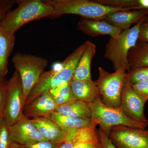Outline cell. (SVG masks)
Returning <instances> with one entry per match:
<instances>
[{
	"mask_svg": "<svg viewBox=\"0 0 148 148\" xmlns=\"http://www.w3.org/2000/svg\"><path fill=\"white\" fill-rule=\"evenodd\" d=\"M52 6L53 13L50 16L57 18L64 14L79 15L82 18L103 19L110 14L131 9L113 8L103 5L94 0H43Z\"/></svg>",
	"mask_w": 148,
	"mask_h": 148,
	"instance_id": "cell-3",
	"label": "cell"
},
{
	"mask_svg": "<svg viewBox=\"0 0 148 148\" xmlns=\"http://www.w3.org/2000/svg\"><path fill=\"white\" fill-rule=\"evenodd\" d=\"M98 134L101 148H117L111 142L109 136L100 128Z\"/></svg>",
	"mask_w": 148,
	"mask_h": 148,
	"instance_id": "cell-29",
	"label": "cell"
},
{
	"mask_svg": "<svg viewBox=\"0 0 148 148\" xmlns=\"http://www.w3.org/2000/svg\"><path fill=\"white\" fill-rule=\"evenodd\" d=\"M136 94L145 104L148 100V81L138 82L132 84Z\"/></svg>",
	"mask_w": 148,
	"mask_h": 148,
	"instance_id": "cell-27",
	"label": "cell"
},
{
	"mask_svg": "<svg viewBox=\"0 0 148 148\" xmlns=\"http://www.w3.org/2000/svg\"><path fill=\"white\" fill-rule=\"evenodd\" d=\"M144 20L135 24L130 29L122 32L116 37H110L106 43L103 57L110 61L114 70L116 71L123 67L126 71H130L127 55L138 41L140 25Z\"/></svg>",
	"mask_w": 148,
	"mask_h": 148,
	"instance_id": "cell-4",
	"label": "cell"
},
{
	"mask_svg": "<svg viewBox=\"0 0 148 148\" xmlns=\"http://www.w3.org/2000/svg\"><path fill=\"white\" fill-rule=\"evenodd\" d=\"M143 22H145V23H148V13L147 14V16L145 17V19H144V21H143Z\"/></svg>",
	"mask_w": 148,
	"mask_h": 148,
	"instance_id": "cell-36",
	"label": "cell"
},
{
	"mask_svg": "<svg viewBox=\"0 0 148 148\" xmlns=\"http://www.w3.org/2000/svg\"><path fill=\"white\" fill-rule=\"evenodd\" d=\"M18 2L17 0H0V12L7 11L14 4H17Z\"/></svg>",
	"mask_w": 148,
	"mask_h": 148,
	"instance_id": "cell-33",
	"label": "cell"
},
{
	"mask_svg": "<svg viewBox=\"0 0 148 148\" xmlns=\"http://www.w3.org/2000/svg\"><path fill=\"white\" fill-rule=\"evenodd\" d=\"M9 148H22V147H21V146L18 145V144L12 143L10 146Z\"/></svg>",
	"mask_w": 148,
	"mask_h": 148,
	"instance_id": "cell-34",
	"label": "cell"
},
{
	"mask_svg": "<svg viewBox=\"0 0 148 148\" xmlns=\"http://www.w3.org/2000/svg\"><path fill=\"white\" fill-rule=\"evenodd\" d=\"M12 61L20 76L24 97L27 99L32 88L45 71L48 61L43 57L21 52L15 53Z\"/></svg>",
	"mask_w": 148,
	"mask_h": 148,
	"instance_id": "cell-6",
	"label": "cell"
},
{
	"mask_svg": "<svg viewBox=\"0 0 148 148\" xmlns=\"http://www.w3.org/2000/svg\"><path fill=\"white\" fill-rule=\"evenodd\" d=\"M26 99L21 78L15 71L7 82L4 116L10 126L15 124L23 114Z\"/></svg>",
	"mask_w": 148,
	"mask_h": 148,
	"instance_id": "cell-8",
	"label": "cell"
},
{
	"mask_svg": "<svg viewBox=\"0 0 148 148\" xmlns=\"http://www.w3.org/2000/svg\"><path fill=\"white\" fill-rule=\"evenodd\" d=\"M77 29L84 34L91 37L108 35L110 37H114L123 32L121 29L111 25L103 19L82 17L78 22Z\"/></svg>",
	"mask_w": 148,
	"mask_h": 148,
	"instance_id": "cell-12",
	"label": "cell"
},
{
	"mask_svg": "<svg viewBox=\"0 0 148 148\" xmlns=\"http://www.w3.org/2000/svg\"><path fill=\"white\" fill-rule=\"evenodd\" d=\"M0 82H1V81H0Z\"/></svg>",
	"mask_w": 148,
	"mask_h": 148,
	"instance_id": "cell-37",
	"label": "cell"
},
{
	"mask_svg": "<svg viewBox=\"0 0 148 148\" xmlns=\"http://www.w3.org/2000/svg\"><path fill=\"white\" fill-rule=\"evenodd\" d=\"M127 61L130 71L139 68H148V43L138 40L130 50Z\"/></svg>",
	"mask_w": 148,
	"mask_h": 148,
	"instance_id": "cell-21",
	"label": "cell"
},
{
	"mask_svg": "<svg viewBox=\"0 0 148 148\" xmlns=\"http://www.w3.org/2000/svg\"><path fill=\"white\" fill-rule=\"evenodd\" d=\"M126 78L132 84L138 82L148 81V68H139L127 72Z\"/></svg>",
	"mask_w": 148,
	"mask_h": 148,
	"instance_id": "cell-26",
	"label": "cell"
},
{
	"mask_svg": "<svg viewBox=\"0 0 148 148\" xmlns=\"http://www.w3.org/2000/svg\"><path fill=\"white\" fill-rule=\"evenodd\" d=\"M46 117L54 122L68 135L67 140L71 138L78 130L87 127L97 126L91 119H87L66 116L55 112L51 113Z\"/></svg>",
	"mask_w": 148,
	"mask_h": 148,
	"instance_id": "cell-15",
	"label": "cell"
},
{
	"mask_svg": "<svg viewBox=\"0 0 148 148\" xmlns=\"http://www.w3.org/2000/svg\"><path fill=\"white\" fill-rule=\"evenodd\" d=\"M74 148H101L99 139L80 143Z\"/></svg>",
	"mask_w": 148,
	"mask_h": 148,
	"instance_id": "cell-32",
	"label": "cell"
},
{
	"mask_svg": "<svg viewBox=\"0 0 148 148\" xmlns=\"http://www.w3.org/2000/svg\"><path fill=\"white\" fill-rule=\"evenodd\" d=\"M17 4L0 21V28L12 34L29 22L50 16L53 11L52 6L41 0H18Z\"/></svg>",
	"mask_w": 148,
	"mask_h": 148,
	"instance_id": "cell-2",
	"label": "cell"
},
{
	"mask_svg": "<svg viewBox=\"0 0 148 148\" xmlns=\"http://www.w3.org/2000/svg\"><path fill=\"white\" fill-rule=\"evenodd\" d=\"M6 14V11H3L0 12V21L4 18Z\"/></svg>",
	"mask_w": 148,
	"mask_h": 148,
	"instance_id": "cell-35",
	"label": "cell"
},
{
	"mask_svg": "<svg viewBox=\"0 0 148 148\" xmlns=\"http://www.w3.org/2000/svg\"><path fill=\"white\" fill-rule=\"evenodd\" d=\"M61 144L46 140L29 145L21 146L22 148H58Z\"/></svg>",
	"mask_w": 148,
	"mask_h": 148,
	"instance_id": "cell-30",
	"label": "cell"
},
{
	"mask_svg": "<svg viewBox=\"0 0 148 148\" xmlns=\"http://www.w3.org/2000/svg\"><path fill=\"white\" fill-rule=\"evenodd\" d=\"M103 5L121 9H131L133 10H142L141 0H94Z\"/></svg>",
	"mask_w": 148,
	"mask_h": 148,
	"instance_id": "cell-24",
	"label": "cell"
},
{
	"mask_svg": "<svg viewBox=\"0 0 148 148\" xmlns=\"http://www.w3.org/2000/svg\"><path fill=\"white\" fill-rule=\"evenodd\" d=\"M10 126L4 116L0 119V148H9L12 144Z\"/></svg>",
	"mask_w": 148,
	"mask_h": 148,
	"instance_id": "cell-25",
	"label": "cell"
},
{
	"mask_svg": "<svg viewBox=\"0 0 148 148\" xmlns=\"http://www.w3.org/2000/svg\"><path fill=\"white\" fill-rule=\"evenodd\" d=\"M138 40L148 43V23L143 22L140 25Z\"/></svg>",
	"mask_w": 148,
	"mask_h": 148,
	"instance_id": "cell-31",
	"label": "cell"
},
{
	"mask_svg": "<svg viewBox=\"0 0 148 148\" xmlns=\"http://www.w3.org/2000/svg\"><path fill=\"white\" fill-rule=\"evenodd\" d=\"M58 107L49 91L25 105L23 114L28 118L46 117Z\"/></svg>",
	"mask_w": 148,
	"mask_h": 148,
	"instance_id": "cell-13",
	"label": "cell"
},
{
	"mask_svg": "<svg viewBox=\"0 0 148 148\" xmlns=\"http://www.w3.org/2000/svg\"><path fill=\"white\" fill-rule=\"evenodd\" d=\"M54 112L77 118L90 119L92 117V111L88 104L79 100H75L58 106Z\"/></svg>",
	"mask_w": 148,
	"mask_h": 148,
	"instance_id": "cell-20",
	"label": "cell"
},
{
	"mask_svg": "<svg viewBox=\"0 0 148 148\" xmlns=\"http://www.w3.org/2000/svg\"><path fill=\"white\" fill-rule=\"evenodd\" d=\"M109 138L117 148H148V130L116 126L112 128Z\"/></svg>",
	"mask_w": 148,
	"mask_h": 148,
	"instance_id": "cell-9",
	"label": "cell"
},
{
	"mask_svg": "<svg viewBox=\"0 0 148 148\" xmlns=\"http://www.w3.org/2000/svg\"><path fill=\"white\" fill-rule=\"evenodd\" d=\"M98 138L96 127H87L78 130L69 140L61 144L58 148H74L80 143Z\"/></svg>",
	"mask_w": 148,
	"mask_h": 148,
	"instance_id": "cell-22",
	"label": "cell"
},
{
	"mask_svg": "<svg viewBox=\"0 0 148 148\" xmlns=\"http://www.w3.org/2000/svg\"><path fill=\"white\" fill-rule=\"evenodd\" d=\"M15 43L14 34L0 28V81L4 79L8 72L9 58Z\"/></svg>",
	"mask_w": 148,
	"mask_h": 148,
	"instance_id": "cell-19",
	"label": "cell"
},
{
	"mask_svg": "<svg viewBox=\"0 0 148 148\" xmlns=\"http://www.w3.org/2000/svg\"><path fill=\"white\" fill-rule=\"evenodd\" d=\"M69 84L76 100L89 104L100 97L95 81H81L72 78Z\"/></svg>",
	"mask_w": 148,
	"mask_h": 148,
	"instance_id": "cell-17",
	"label": "cell"
},
{
	"mask_svg": "<svg viewBox=\"0 0 148 148\" xmlns=\"http://www.w3.org/2000/svg\"><path fill=\"white\" fill-rule=\"evenodd\" d=\"M95 52V45L90 41H87V45L74 71L73 79L81 81L92 80L90 73V65Z\"/></svg>",
	"mask_w": 148,
	"mask_h": 148,
	"instance_id": "cell-18",
	"label": "cell"
},
{
	"mask_svg": "<svg viewBox=\"0 0 148 148\" xmlns=\"http://www.w3.org/2000/svg\"><path fill=\"white\" fill-rule=\"evenodd\" d=\"M10 138L11 143L20 146L29 145L47 140L38 131L31 119L24 114L15 124L10 126Z\"/></svg>",
	"mask_w": 148,
	"mask_h": 148,
	"instance_id": "cell-11",
	"label": "cell"
},
{
	"mask_svg": "<svg viewBox=\"0 0 148 148\" xmlns=\"http://www.w3.org/2000/svg\"><path fill=\"white\" fill-rule=\"evenodd\" d=\"M69 82L61 85L49 91L58 106L76 100Z\"/></svg>",
	"mask_w": 148,
	"mask_h": 148,
	"instance_id": "cell-23",
	"label": "cell"
},
{
	"mask_svg": "<svg viewBox=\"0 0 148 148\" xmlns=\"http://www.w3.org/2000/svg\"><path fill=\"white\" fill-rule=\"evenodd\" d=\"M98 70L99 75L95 82L101 101L109 107L119 108L127 72L123 67L112 73L102 67H99Z\"/></svg>",
	"mask_w": 148,
	"mask_h": 148,
	"instance_id": "cell-7",
	"label": "cell"
},
{
	"mask_svg": "<svg viewBox=\"0 0 148 148\" xmlns=\"http://www.w3.org/2000/svg\"><path fill=\"white\" fill-rule=\"evenodd\" d=\"M145 105L126 77L121 92V110L130 119L147 126L148 120L144 114Z\"/></svg>",
	"mask_w": 148,
	"mask_h": 148,
	"instance_id": "cell-10",
	"label": "cell"
},
{
	"mask_svg": "<svg viewBox=\"0 0 148 148\" xmlns=\"http://www.w3.org/2000/svg\"><path fill=\"white\" fill-rule=\"evenodd\" d=\"M91 111V120L100 129L109 136L113 127L125 126L132 128L145 129L146 126L130 119L126 116L120 107L112 108L106 106L98 97L92 103L88 104Z\"/></svg>",
	"mask_w": 148,
	"mask_h": 148,
	"instance_id": "cell-5",
	"label": "cell"
},
{
	"mask_svg": "<svg viewBox=\"0 0 148 148\" xmlns=\"http://www.w3.org/2000/svg\"><path fill=\"white\" fill-rule=\"evenodd\" d=\"M31 120L38 131L48 141L62 144L67 140V134L54 122L47 118H34Z\"/></svg>",
	"mask_w": 148,
	"mask_h": 148,
	"instance_id": "cell-16",
	"label": "cell"
},
{
	"mask_svg": "<svg viewBox=\"0 0 148 148\" xmlns=\"http://www.w3.org/2000/svg\"><path fill=\"white\" fill-rule=\"evenodd\" d=\"M148 13L146 10L121 11L110 14L103 19L124 31L131 28L133 24L144 20Z\"/></svg>",
	"mask_w": 148,
	"mask_h": 148,
	"instance_id": "cell-14",
	"label": "cell"
},
{
	"mask_svg": "<svg viewBox=\"0 0 148 148\" xmlns=\"http://www.w3.org/2000/svg\"><path fill=\"white\" fill-rule=\"evenodd\" d=\"M7 82L4 79L0 82V119L4 116L5 106Z\"/></svg>",
	"mask_w": 148,
	"mask_h": 148,
	"instance_id": "cell-28",
	"label": "cell"
},
{
	"mask_svg": "<svg viewBox=\"0 0 148 148\" xmlns=\"http://www.w3.org/2000/svg\"><path fill=\"white\" fill-rule=\"evenodd\" d=\"M86 45L87 41L77 48L62 63L50 71L44 72L29 93L25 105L45 92L69 82L73 78L75 69Z\"/></svg>",
	"mask_w": 148,
	"mask_h": 148,
	"instance_id": "cell-1",
	"label": "cell"
}]
</instances>
